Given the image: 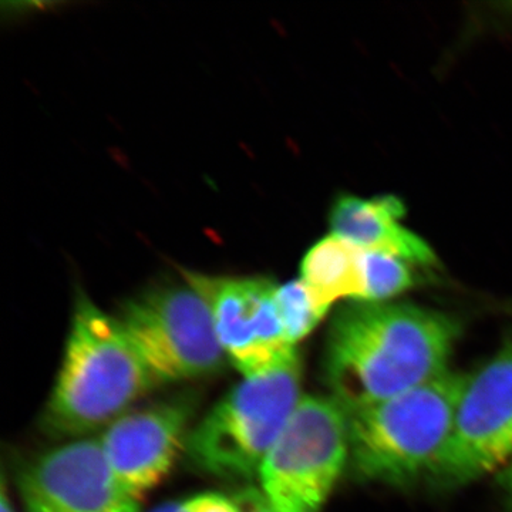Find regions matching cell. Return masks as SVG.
Returning a JSON list of instances; mask_svg holds the SVG:
<instances>
[{"mask_svg": "<svg viewBox=\"0 0 512 512\" xmlns=\"http://www.w3.org/2000/svg\"><path fill=\"white\" fill-rule=\"evenodd\" d=\"M501 484H503L508 503H510L512 507V460L510 464H508V467L505 468L503 477H501Z\"/></svg>", "mask_w": 512, "mask_h": 512, "instance_id": "cell-16", "label": "cell"}, {"mask_svg": "<svg viewBox=\"0 0 512 512\" xmlns=\"http://www.w3.org/2000/svg\"><path fill=\"white\" fill-rule=\"evenodd\" d=\"M26 512H138L111 473L99 439L53 448L19 476Z\"/></svg>", "mask_w": 512, "mask_h": 512, "instance_id": "cell-9", "label": "cell"}, {"mask_svg": "<svg viewBox=\"0 0 512 512\" xmlns=\"http://www.w3.org/2000/svg\"><path fill=\"white\" fill-rule=\"evenodd\" d=\"M235 503L238 504L241 512H275L261 491H245L244 494L239 495Z\"/></svg>", "mask_w": 512, "mask_h": 512, "instance_id": "cell-15", "label": "cell"}, {"mask_svg": "<svg viewBox=\"0 0 512 512\" xmlns=\"http://www.w3.org/2000/svg\"><path fill=\"white\" fill-rule=\"evenodd\" d=\"M406 208L394 195H340L330 210V234L363 251L394 256L417 268L439 264L433 248L403 225Z\"/></svg>", "mask_w": 512, "mask_h": 512, "instance_id": "cell-11", "label": "cell"}, {"mask_svg": "<svg viewBox=\"0 0 512 512\" xmlns=\"http://www.w3.org/2000/svg\"><path fill=\"white\" fill-rule=\"evenodd\" d=\"M461 325L413 303L352 302L330 325L325 376L346 412L390 399L447 372Z\"/></svg>", "mask_w": 512, "mask_h": 512, "instance_id": "cell-1", "label": "cell"}, {"mask_svg": "<svg viewBox=\"0 0 512 512\" xmlns=\"http://www.w3.org/2000/svg\"><path fill=\"white\" fill-rule=\"evenodd\" d=\"M464 380L448 369L407 392L350 410L349 466L356 478L390 485L429 478L450 439Z\"/></svg>", "mask_w": 512, "mask_h": 512, "instance_id": "cell-3", "label": "cell"}, {"mask_svg": "<svg viewBox=\"0 0 512 512\" xmlns=\"http://www.w3.org/2000/svg\"><path fill=\"white\" fill-rule=\"evenodd\" d=\"M191 407L161 403L123 414L107 426L100 446L120 487L140 501L170 473L190 434Z\"/></svg>", "mask_w": 512, "mask_h": 512, "instance_id": "cell-10", "label": "cell"}, {"mask_svg": "<svg viewBox=\"0 0 512 512\" xmlns=\"http://www.w3.org/2000/svg\"><path fill=\"white\" fill-rule=\"evenodd\" d=\"M119 320L157 383L208 375L227 357L210 305L190 284L138 296Z\"/></svg>", "mask_w": 512, "mask_h": 512, "instance_id": "cell-6", "label": "cell"}, {"mask_svg": "<svg viewBox=\"0 0 512 512\" xmlns=\"http://www.w3.org/2000/svg\"><path fill=\"white\" fill-rule=\"evenodd\" d=\"M187 278L210 305L222 349L244 377L265 375L299 357L279 318L274 282L198 274Z\"/></svg>", "mask_w": 512, "mask_h": 512, "instance_id": "cell-8", "label": "cell"}, {"mask_svg": "<svg viewBox=\"0 0 512 512\" xmlns=\"http://www.w3.org/2000/svg\"><path fill=\"white\" fill-rule=\"evenodd\" d=\"M0 512H15L13 510V505L10 503L8 497V488H6L5 480H3L2 484V497H0Z\"/></svg>", "mask_w": 512, "mask_h": 512, "instance_id": "cell-17", "label": "cell"}, {"mask_svg": "<svg viewBox=\"0 0 512 512\" xmlns=\"http://www.w3.org/2000/svg\"><path fill=\"white\" fill-rule=\"evenodd\" d=\"M349 464V416L332 396H303L259 468L275 512H320Z\"/></svg>", "mask_w": 512, "mask_h": 512, "instance_id": "cell-5", "label": "cell"}, {"mask_svg": "<svg viewBox=\"0 0 512 512\" xmlns=\"http://www.w3.org/2000/svg\"><path fill=\"white\" fill-rule=\"evenodd\" d=\"M301 382L299 357L265 375L244 377L188 434L192 464L224 480L256 476L301 402Z\"/></svg>", "mask_w": 512, "mask_h": 512, "instance_id": "cell-4", "label": "cell"}, {"mask_svg": "<svg viewBox=\"0 0 512 512\" xmlns=\"http://www.w3.org/2000/svg\"><path fill=\"white\" fill-rule=\"evenodd\" d=\"M301 281L323 315L340 299L363 303L366 295V251L330 234L303 258Z\"/></svg>", "mask_w": 512, "mask_h": 512, "instance_id": "cell-12", "label": "cell"}, {"mask_svg": "<svg viewBox=\"0 0 512 512\" xmlns=\"http://www.w3.org/2000/svg\"><path fill=\"white\" fill-rule=\"evenodd\" d=\"M512 460V335L466 375L453 430L429 477L443 488L473 483Z\"/></svg>", "mask_w": 512, "mask_h": 512, "instance_id": "cell-7", "label": "cell"}, {"mask_svg": "<svg viewBox=\"0 0 512 512\" xmlns=\"http://www.w3.org/2000/svg\"><path fill=\"white\" fill-rule=\"evenodd\" d=\"M151 512H241L235 501L220 494H200L157 507Z\"/></svg>", "mask_w": 512, "mask_h": 512, "instance_id": "cell-14", "label": "cell"}, {"mask_svg": "<svg viewBox=\"0 0 512 512\" xmlns=\"http://www.w3.org/2000/svg\"><path fill=\"white\" fill-rule=\"evenodd\" d=\"M275 301L286 338L293 346L305 339L325 318L301 279L276 286Z\"/></svg>", "mask_w": 512, "mask_h": 512, "instance_id": "cell-13", "label": "cell"}, {"mask_svg": "<svg viewBox=\"0 0 512 512\" xmlns=\"http://www.w3.org/2000/svg\"><path fill=\"white\" fill-rule=\"evenodd\" d=\"M157 384L119 319L79 299L46 424L60 436L110 426Z\"/></svg>", "mask_w": 512, "mask_h": 512, "instance_id": "cell-2", "label": "cell"}]
</instances>
